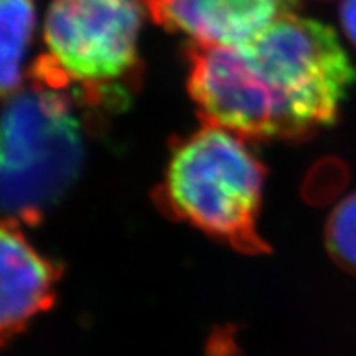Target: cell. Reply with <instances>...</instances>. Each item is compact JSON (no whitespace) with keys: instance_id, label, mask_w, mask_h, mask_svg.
I'll use <instances>...</instances> for the list:
<instances>
[{"instance_id":"obj_6","label":"cell","mask_w":356,"mask_h":356,"mask_svg":"<svg viewBox=\"0 0 356 356\" xmlns=\"http://www.w3.org/2000/svg\"><path fill=\"white\" fill-rule=\"evenodd\" d=\"M2 310L0 330L7 343L55 302L60 269L26 238L20 222L6 220L0 236Z\"/></svg>"},{"instance_id":"obj_7","label":"cell","mask_w":356,"mask_h":356,"mask_svg":"<svg viewBox=\"0 0 356 356\" xmlns=\"http://www.w3.org/2000/svg\"><path fill=\"white\" fill-rule=\"evenodd\" d=\"M2 24V92L10 96L22 86V66L35 26L32 0H0Z\"/></svg>"},{"instance_id":"obj_4","label":"cell","mask_w":356,"mask_h":356,"mask_svg":"<svg viewBox=\"0 0 356 356\" xmlns=\"http://www.w3.org/2000/svg\"><path fill=\"white\" fill-rule=\"evenodd\" d=\"M145 0H53L44 20L48 58L83 106H126L139 78L137 42Z\"/></svg>"},{"instance_id":"obj_9","label":"cell","mask_w":356,"mask_h":356,"mask_svg":"<svg viewBox=\"0 0 356 356\" xmlns=\"http://www.w3.org/2000/svg\"><path fill=\"white\" fill-rule=\"evenodd\" d=\"M340 19L346 37L356 44V0H343L340 8Z\"/></svg>"},{"instance_id":"obj_3","label":"cell","mask_w":356,"mask_h":356,"mask_svg":"<svg viewBox=\"0 0 356 356\" xmlns=\"http://www.w3.org/2000/svg\"><path fill=\"white\" fill-rule=\"evenodd\" d=\"M264 167L238 134L204 124L173 145L159 204L238 251L257 254Z\"/></svg>"},{"instance_id":"obj_8","label":"cell","mask_w":356,"mask_h":356,"mask_svg":"<svg viewBox=\"0 0 356 356\" xmlns=\"http://www.w3.org/2000/svg\"><path fill=\"white\" fill-rule=\"evenodd\" d=\"M327 246L333 259L356 275V193L345 198L328 218Z\"/></svg>"},{"instance_id":"obj_2","label":"cell","mask_w":356,"mask_h":356,"mask_svg":"<svg viewBox=\"0 0 356 356\" xmlns=\"http://www.w3.org/2000/svg\"><path fill=\"white\" fill-rule=\"evenodd\" d=\"M78 97L40 56L32 84L10 95L2 124V207L7 220L37 222L78 178L83 162Z\"/></svg>"},{"instance_id":"obj_1","label":"cell","mask_w":356,"mask_h":356,"mask_svg":"<svg viewBox=\"0 0 356 356\" xmlns=\"http://www.w3.org/2000/svg\"><path fill=\"white\" fill-rule=\"evenodd\" d=\"M190 65L203 122L249 140H302L330 127L356 81L335 30L296 13L246 43L197 44Z\"/></svg>"},{"instance_id":"obj_5","label":"cell","mask_w":356,"mask_h":356,"mask_svg":"<svg viewBox=\"0 0 356 356\" xmlns=\"http://www.w3.org/2000/svg\"><path fill=\"white\" fill-rule=\"evenodd\" d=\"M150 17L202 47H231L256 38L299 0H145Z\"/></svg>"}]
</instances>
